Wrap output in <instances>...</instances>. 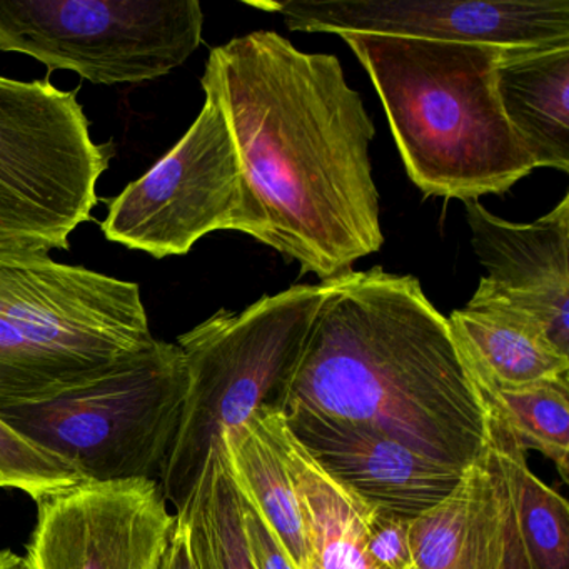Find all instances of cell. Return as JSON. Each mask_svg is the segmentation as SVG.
<instances>
[{
  "label": "cell",
  "instance_id": "obj_20",
  "mask_svg": "<svg viewBox=\"0 0 569 569\" xmlns=\"http://www.w3.org/2000/svg\"><path fill=\"white\" fill-rule=\"evenodd\" d=\"M491 445L511 492L516 525L535 569H569V508L555 489L529 471L526 451L498 422Z\"/></svg>",
  "mask_w": 569,
  "mask_h": 569
},
{
  "label": "cell",
  "instance_id": "obj_5",
  "mask_svg": "<svg viewBox=\"0 0 569 569\" xmlns=\"http://www.w3.org/2000/svg\"><path fill=\"white\" fill-rule=\"evenodd\" d=\"M322 299L325 286L296 284L241 312L219 309L179 336L188 392L159 479L176 511L194 491L221 436L264 406H281Z\"/></svg>",
  "mask_w": 569,
  "mask_h": 569
},
{
  "label": "cell",
  "instance_id": "obj_2",
  "mask_svg": "<svg viewBox=\"0 0 569 569\" xmlns=\"http://www.w3.org/2000/svg\"><path fill=\"white\" fill-rule=\"evenodd\" d=\"M321 284L279 409L368 426L461 471L472 465L491 439L488 406L418 279L376 266Z\"/></svg>",
  "mask_w": 569,
  "mask_h": 569
},
{
  "label": "cell",
  "instance_id": "obj_23",
  "mask_svg": "<svg viewBox=\"0 0 569 569\" xmlns=\"http://www.w3.org/2000/svg\"><path fill=\"white\" fill-rule=\"evenodd\" d=\"M411 519L371 506L366 518V549L378 569H415L411 542Z\"/></svg>",
  "mask_w": 569,
  "mask_h": 569
},
{
  "label": "cell",
  "instance_id": "obj_13",
  "mask_svg": "<svg viewBox=\"0 0 569 569\" xmlns=\"http://www.w3.org/2000/svg\"><path fill=\"white\" fill-rule=\"evenodd\" d=\"M472 249L488 276L478 288L535 318L569 356V196L545 218L519 224L462 201Z\"/></svg>",
  "mask_w": 569,
  "mask_h": 569
},
{
  "label": "cell",
  "instance_id": "obj_25",
  "mask_svg": "<svg viewBox=\"0 0 569 569\" xmlns=\"http://www.w3.org/2000/svg\"><path fill=\"white\" fill-rule=\"evenodd\" d=\"M162 569H199L192 556L191 545H189L188 532H186L182 522L176 519L172 528L171 538H169L168 551H166Z\"/></svg>",
  "mask_w": 569,
  "mask_h": 569
},
{
  "label": "cell",
  "instance_id": "obj_7",
  "mask_svg": "<svg viewBox=\"0 0 569 569\" xmlns=\"http://www.w3.org/2000/svg\"><path fill=\"white\" fill-rule=\"evenodd\" d=\"M111 158L74 92L0 78V251L69 249Z\"/></svg>",
  "mask_w": 569,
  "mask_h": 569
},
{
  "label": "cell",
  "instance_id": "obj_24",
  "mask_svg": "<svg viewBox=\"0 0 569 569\" xmlns=\"http://www.w3.org/2000/svg\"><path fill=\"white\" fill-rule=\"evenodd\" d=\"M239 501H241L246 542H248L254 569H295L258 511L241 495H239Z\"/></svg>",
  "mask_w": 569,
  "mask_h": 569
},
{
  "label": "cell",
  "instance_id": "obj_17",
  "mask_svg": "<svg viewBox=\"0 0 569 569\" xmlns=\"http://www.w3.org/2000/svg\"><path fill=\"white\" fill-rule=\"evenodd\" d=\"M502 112L536 168L569 172V44L506 51L496 68Z\"/></svg>",
  "mask_w": 569,
  "mask_h": 569
},
{
  "label": "cell",
  "instance_id": "obj_1",
  "mask_svg": "<svg viewBox=\"0 0 569 569\" xmlns=\"http://www.w3.org/2000/svg\"><path fill=\"white\" fill-rule=\"evenodd\" d=\"M201 86L241 162L244 234L322 282L382 248L375 122L336 56L256 31L212 49Z\"/></svg>",
  "mask_w": 569,
  "mask_h": 569
},
{
  "label": "cell",
  "instance_id": "obj_27",
  "mask_svg": "<svg viewBox=\"0 0 569 569\" xmlns=\"http://www.w3.org/2000/svg\"><path fill=\"white\" fill-rule=\"evenodd\" d=\"M416 569V568H415Z\"/></svg>",
  "mask_w": 569,
  "mask_h": 569
},
{
  "label": "cell",
  "instance_id": "obj_22",
  "mask_svg": "<svg viewBox=\"0 0 569 569\" xmlns=\"http://www.w3.org/2000/svg\"><path fill=\"white\" fill-rule=\"evenodd\" d=\"M79 482L81 478L71 466L36 448L0 421V489L24 492L38 505L46 496Z\"/></svg>",
  "mask_w": 569,
  "mask_h": 569
},
{
  "label": "cell",
  "instance_id": "obj_21",
  "mask_svg": "<svg viewBox=\"0 0 569 569\" xmlns=\"http://www.w3.org/2000/svg\"><path fill=\"white\" fill-rule=\"evenodd\" d=\"M489 418L505 428L525 451L535 449L569 475V375L518 388L482 392Z\"/></svg>",
  "mask_w": 569,
  "mask_h": 569
},
{
  "label": "cell",
  "instance_id": "obj_18",
  "mask_svg": "<svg viewBox=\"0 0 569 569\" xmlns=\"http://www.w3.org/2000/svg\"><path fill=\"white\" fill-rule=\"evenodd\" d=\"M219 441L239 495L271 529L295 569H308L295 489L261 409L248 421L228 429Z\"/></svg>",
  "mask_w": 569,
  "mask_h": 569
},
{
  "label": "cell",
  "instance_id": "obj_15",
  "mask_svg": "<svg viewBox=\"0 0 569 569\" xmlns=\"http://www.w3.org/2000/svg\"><path fill=\"white\" fill-rule=\"evenodd\" d=\"M448 321L481 392L569 375V356L552 345L545 328L485 289H476L471 301L452 311Z\"/></svg>",
  "mask_w": 569,
  "mask_h": 569
},
{
  "label": "cell",
  "instance_id": "obj_6",
  "mask_svg": "<svg viewBox=\"0 0 569 569\" xmlns=\"http://www.w3.org/2000/svg\"><path fill=\"white\" fill-rule=\"evenodd\" d=\"M188 392L181 348L159 341L101 378L46 401L0 408V421L81 481L161 479Z\"/></svg>",
  "mask_w": 569,
  "mask_h": 569
},
{
  "label": "cell",
  "instance_id": "obj_26",
  "mask_svg": "<svg viewBox=\"0 0 569 569\" xmlns=\"http://www.w3.org/2000/svg\"><path fill=\"white\" fill-rule=\"evenodd\" d=\"M0 569H29L24 556L16 555L11 549H0Z\"/></svg>",
  "mask_w": 569,
  "mask_h": 569
},
{
  "label": "cell",
  "instance_id": "obj_12",
  "mask_svg": "<svg viewBox=\"0 0 569 569\" xmlns=\"http://www.w3.org/2000/svg\"><path fill=\"white\" fill-rule=\"evenodd\" d=\"M286 425L325 471L369 505L415 519L455 489L465 469L441 465L356 422L281 409Z\"/></svg>",
  "mask_w": 569,
  "mask_h": 569
},
{
  "label": "cell",
  "instance_id": "obj_11",
  "mask_svg": "<svg viewBox=\"0 0 569 569\" xmlns=\"http://www.w3.org/2000/svg\"><path fill=\"white\" fill-rule=\"evenodd\" d=\"M176 515L154 479L82 481L38 502L29 569H162Z\"/></svg>",
  "mask_w": 569,
  "mask_h": 569
},
{
  "label": "cell",
  "instance_id": "obj_19",
  "mask_svg": "<svg viewBox=\"0 0 569 569\" xmlns=\"http://www.w3.org/2000/svg\"><path fill=\"white\" fill-rule=\"evenodd\" d=\"M176 519L188 532L192 556L199 569H254L238 489L229 476L221 441L214 446L194 491Z\"/></svg>",
  "mask_w": 569,
  "mask_h": 569
},
{
  "label": "cell",
  "instance_id": "obj_8",
  "mask_svg": "<svg viewBox=\"0 0 569 569\" xmlns=\"http://www.w3.org/2000/svg\"><path fill=\"white\" fill-rule=\"evenodd\" d=\"M198 0H0V51L92 84H139L181 68L202 42Z\"/></svg>",
  "mask_w": 569,
  "mask_h": 569
},
{
  "label": "cell",
  "instance_id": "obj_3",
  "mask_svg": "<svg viewBox=\"0 0 569 569\" xmlns=\"http://www.w3.org/2000/svg\"><path fill=\"white\" fill-rule=\"evenodd\" d=\"M339 36L375 84L406 172L426 198L478 201L535 171L496 89L499 59L515 49Z\"/></svg>",
  "mask_w": 569,
  "mask_h": 569
},
{
  "label": "cell",
  "instance_id": "obj_10",
  "mask_svg": "<svg viewBox=\"0 0 569 569\" xmlns=\"http://www.w3.org/2000/svg\"><path fill=\"white\" fill-rule=\"evenodd\" d=\"M289 31L476 42L502 49L569 44V0H284Z\"/></svg>",
  "mask_w": 569,
  "mask_h": 569
},
{
  "label": "cell",
  "instance_id": "obj_14",
  "mask_svg": "<svg viewBox=\"0 0 569 569\" xmlns=\"http://www.w3.org/2000/svg\"><path fill=\"white\" fill-rule=\"evenodd\" d=\"M511 495L495 446L462 471L451 492L411 519L416 569H502Z\"/></svg>",
  "mask_w": 569,
  "mask_h": 569
},
{
  "label": "cell",
  "instance_id": "obj_16",
  "mask_svg": "<svg viewBox=\"0 0 569 569\" xmlns=\"http://www.w3.org/2000/svg\"><path fill=\"white\" fill-rule=\"evenodd\" d=\"M261 412L295 489L308 569H378L366 549V518L372 505L318 465L278 406H264Z\"/></svg>",
  "mask_w": 569,
  "mask_h": 569
},
{
  "label": "cell",
  "instance_id": "obj_4",
  "mask_svg": "<svg viewBox=\"0 0 569 569\" xmlns=\"http://www.w3.org/2000/svg\"><path fill=\"white\" fill-rule=\"evenodd\" d=\"M156 342L136 282L0 251V408L58 398Z\"/></svg>",
  "mask_w": 569,
  "mask_h": 569
},
{
  "label": "cell",
  "instance_id": "obj_9",
  "mask_svg": "<svg viewBox=\"0 0 569 569\" xmlns=\"http://www.w3.org/2000/svg\"><path fill=\"white\" fill-rule=\"evenodd\" d=\"M241 162L218 101L206 94L181 141L108 202L106 239L156 259L184 256L214 231L244 228Z\"/></svg>",
  "mask_w": 569,
  "mask_h": 569
}]
</instances>
